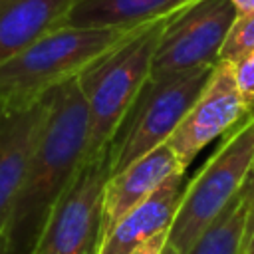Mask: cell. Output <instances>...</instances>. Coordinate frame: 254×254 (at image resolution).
I'll return each instance as SVG.
<instances>
[{
	"label": "cell",
	"mask_w": 254,
	"mask_h": 254,
	"mask_svg": "<svg viewBox=\"0 0 254 254\" xmlns=\"http://www.w3.org/2000/svg\"><path fill=\"white\" fill-rule=\"evenodd\" d=\"M107 177L105 155L83 161L75 179L54 204L32 254H95Z\"/></svg>",
	"instance_id": "cell-6"
},
{
	"label": "cell",
	"mask_w": 254,
	"mask_h": 254,
	"mask_svg": "<svg viewBox=\"0 0 254 254\" xmlns=\"http://www.w3.org/2000/svg\"><path fill=\"white\" fill-rule=\"evenodd\" d=\"M75 0H0V64L65 24Z\"/></svg>",
	"instance_id": "cell-12"
},
{
	"label": "cell",
	"mask_w": 254,
	"mask_h": 254,
	"mask_svg": "<svg viewBox=\"0 0 254 254\" xmlns=\"http://www.w3.org/2000/svg\"><path fill=\"white\" fill-rule=\"evenodd\" d=\"M212 69L214 65H200L145 81L107 145L105 161L109 177L167 143L200 95Z\"/></svg>",
	"instance_id": "cell-5"
},
{
	"label": "cell",
	"mask_w": 254,
	"mask_h": 254,
	"mask_svg": "<svg viewBox=\"0 0 254 254\" xmlns=\"http://www.w3.org/2000/svg\"><path fill=\"white\" fill-rule=\"evenodd\" d=\"M46 111L48 95L22 105L0 103V234L8 226Z\"/></svg>",
	"instance_id": "cell-9"
},
{
	"label": "cell",
	"mask_w": 254,
	"mask_h": 254,
	"mask_svg": "<svg viewBox=\"0 0 254 254\" xmlns=\"http://www.w3.org/2000/svg\"><path fill=\"white\" fill-rule=\"evenodd\" d=\"M234 18L230 0H196L177 12L161 34L151 77L214 65Z\"/></svg>",
	"instance_id": "cell-7"
},
{
	"label": "cell",
	"mask_w": 254,
	"mask_h": 254,
	"mask_svg": "<svg viewBox=\"0 0 254 254\" xmlns=\"http://www.w3.org/2000/svg\"><path fill=\"white\" fill-rule=\"evenodd\" d=\"M185 187V173L169 177L145 202L127 212L107 234L99 238L95 254H129L147 238L169 230Z\"/></svg>",
	"instance_id": "cell-11"
},
{
	"label": "cell",
	"mask_w": 254,
	"mask_h": 254,
	"mask_svg": "<svg viewBox=\"0 0 254 254\" xmlns=\"http://www.w3.org/2000/svg\"><path fill=\"white\" fill-rule=\"evenodd\" d=\"M250 111L236 87L232 62H216L206 85L171 133L167 145L189 169L208 143L236 127Z\"/></svg>",
	"instance_id": "cell-8"
},
{
	"label": "cell",
	"mask_w": 254,
	"mask_h": 254,
	"mask_svg": "<svg viewBox=\"0 0 254 254\" xmlns=\"http://www.w3.org/2000/svg\"><path fill=\"white\" fill-rule=\"evenodd\" d=\"M167 236H169V230H163V232L147 238L145 242H141L129 254H163L167 248Z\"/></svg>",
	"instance_id": "cell-17"
},
{
	"label": "cell",
	"mask_w": 254,
	"mask_h": 254,
	"mask_svg": "<svg viewBox=\"0 0 254 254\" xmlns=\"http://www.w3.org/2000/svg\"><path fill=\"white\" fill-rule=\"evenodd\" d=\"M254 52V12L236 16L220 48L218 62H236Z\"/></svg>",
	"instance_id": "cell-15"
},
{
	"label": "cell",
	"mask_w": 254,
	"mask_h": 254,
	"mask_svg": "<svg viewBox=\"0 0 254 254\" xmlns=\"http://www.w3.org/2000/svg\"><path fill=\"white\" fill-rule=\"evenodd\" d=\"M87 129V103L77 77L54 87L6 226L10 254H32L54 204L85 161Z\"/></svg>",
	"instance_id": "cell-1"
},
{
	"label": "cell",
	"mask_w": 254,
	"mask_h": 254,
	"mask_svg": "<svg viewBox=\"0 0 254 254\" xmlns=\"http://www.w3.org/2000/svg\"><path fill=\"white\" fill-rule=\"evenodd\" d=\"M0 254H10V242H8V232L6 230L0 234Z\"/></svg>",
	"instance_id": "cell-21"
},
{
	"label": "cell",
	"mask_w": 254,
	"mask_h": 254,
	"mask_svg": "<svg viewBox=\"0 0 254 254\" xmlns=\"http://www.w3.org/2000/svg\"><path fill=\"white\" fill-rule=\"evenodd\" d=\"M163 254H177V252H175V250H173V248L167 244V248H165V252H163Z\"/></svg>",
	"instance_id": "cell-22"
},
{
	"label": "cell",
	"mask_w": 254,
	"mask_h": 254,
	"mask_svg": "<svg viewBox=\"0 0 254 254\" xmlns=\"http://www.w3.org/2000/svg\"><path fill=\"white\" fill-rule=\"evenodd\" d=\"M254 165V109L230 129L202 169L187 181L167 244L187 254L224 206L240 192Z\"/></svg>",
	"instance_id": "cell-4"
},
{
	"label": "cell",
	"mask_w": 254,
	"mask_h": 254,
	"mask_svg": "<svg viewBox=\"0 0 254 254\" xmlns=\"http://www.w3.org/2000/svg\"><path fill=\"white\" fill-rule=\"evenodd\" d=\"M196 0H75L65 26L75 28H139L173 16Z\"/></svg>",
	"instance_id": "cell-13"
},
{
	"label": "cell",
	"mask_w": 254,
	"mask_h": 254,
	"mask_svg": "<svg viewBox=\"0 0 254 254\" xmlns=\"http://www.w3.org/2000/svg\"><path fill=\"white\" fill-rule=\"evenodd\" d=\"M141 28V26H139ZM137 28L60 26L0 64V103H32L54 87L75 79L105 52Z\"/></svg>",
	"instance_id": "cell-3"
},
{
	"label": "cell",
	"mask_w": 254,
	"mask_h": 254,
	"mask_svg": "<svg viewBox=\"0 0 254 254\" xmlns=\"http://www.w3.org/2000/svg\"><path fill=\"white\" fill-rule=\"evenodd\" d=\"M240 254H254V212L246 218V228H244Z\"/></svg>",
	"instance_id": "cell-19"
},
{
	"label": "cell",
	"mask_w": 254,
	"mask_h": 254,
	"mask_svg": "<svg viewBox=\"0 0 254 254\" xmlns=\"http://www.w3.org/2000/svg\"><path fill=\"white\" fill-rule=\"evenodd\" d=\"M246 216L248 212L238 192L187 254H240Z\"/></svg>",
	"instance_id": "cell-14"
},
{
	"label": "cell",
	"mask_w": 254,
	"mask_h": 254,
	"mask_svg": "<svg viewBox=\"0 0 254 254\" xmlns=\"http://www.w3.org/2000/svg\"><path fill=\"white\" fill-rule=\"evenodd\" d=\"M240 196H242V202H244L246 212L250 216L254 212V165H252V169H250V173H248V177H246V181L240 189Z\"/></svg>",
	"instance_id": "cell-18"
},
{
	"label": "cell",
	"mask_w": 254,
	"mask_h": 254,
	"mask_svg": "<svg viewBox=\"0 0 254 254\" xmlns=\"http://www.w3.org/2000/svg\"><path fill=\"white\" fill-rule=\"evenodd\" d=\"M232 67H234L236 87H238L244 103L250 109H254V52L232 62Z\"/></svg>",
	"instance_id": "cell-16"
},
{
	"label": "cell",
	"mask_w": 254,
	"mask_h": 254,
	"mask_svg": "<svg viewBox=\"0 0 254 254\" xmlns=\"http://www.w3.org/2000/svg\"><path fill=\"white\" fill-rule=\"evenodd\" d=\"M187 173L173 149L163 143L151 153L107 177L101 198V234H107L127 212L145 202L169 177Z\"/></svg>",
	"instance_id": "cell-10"
},
{
	"label": "cell",
	"mask_w": 254,
	"mask_h": 254,
	"mask_svg": "<svg viewBox=\"0 0 254 254\" xmlns=\"http://www.w3.org/2000/svg\"><path fill=\"white\" fill-rule=\"evenodd\" d=\"M173 16L137 28L77 75V85L83 93L89 115L85 161L107 153V145L123 115L151 77L155 50Z\"/></svg>",
	"instance_id": "cell-2"
},
{
	"label": "cell",
	"mask_w": 254,
	"mask_h": 254,
	"mask_svg": "<svg viewBox=\"0 0 254 254\" xmlns=\"http://www.w3.org/2000/svg\"><path fill=\"white\" fill-rule=\"evenodd\" d=\"M230 4L234 6L236 16H244V14L254 12V0H230Z\"/></svg>",
	"instance_id": "cell-20"
}]
</instances>
